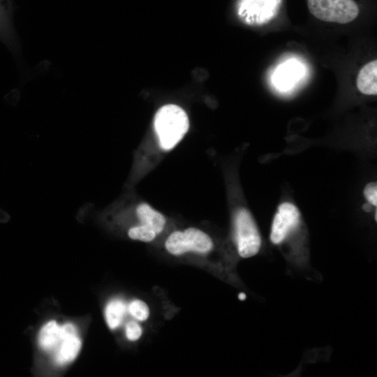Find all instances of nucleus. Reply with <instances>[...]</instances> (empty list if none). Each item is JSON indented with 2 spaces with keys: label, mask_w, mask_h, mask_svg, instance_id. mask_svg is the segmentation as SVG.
<instances>
[{
  "label": "nucleus",
  "mask_w": 377,
  "mask_h": 377,
  "mask_svg": "<svg viewBox=\"0 0 377 377\" xmlns=\"http://www.w3.org/2000/svg\"><path fill=\"white\" fill-rule=\"evenodd\" d=\"M188 127L186 112L177 105H163L156 113L154 128L160 146L164 150L172 149L183 138Z\"/></svg>",
  "instance_id": "1"
},
{
  "label": "nucleus",
  "mask_w": 377,
  "mask_h": 377,
  "mask_svg": "<svg viewBox=\"0 0 377 377\" xmlns=\"http://www.w3.org/2000/svg\"><path fill=\"white\" fill-rule=\"evenodd\" d=\"M310 13L328 22L346 24L354 20L359 8L353 0H307Z\"/></svg>",
  "instance_id": "2"
},
{
  "label": "nucleus",
  "mask_w": 377,
  "mask_h": 377,
  "mask_svg": "<svg viewBox=\"0 0 377 377\" xmlns=\"http://www.w3.org/2000/svg\"><path fill=\"white\" fill-rule=\"evenodd\" d=\"M212 246L211 238L205 232L195 228H187L184 232L175 231L165 242L168 251L175 256L188 251L206 253Z\"/></svg>",
  "instance_id": "3"
},
{
  "label": "nucleus",
  "mask_w": 377,
  "mask_h": 377,
  "mask_svg": "<svg viewBox=\"0 0 377 377\" xmlns=\"http://www.w3.org/2000/svg\"><path fill=\"white\" fill-rule=\"evenodd\" d=\"M236 242L239 256L250 258L255 256L261 245V239L251 214L240 209L235 216Z\"/></svg>",
  "instance_id": "4"
},
{
  "label": "nucleus",
  "mask_w": 377,
  "mask_h": 377,
  "mask_svg": "<svg viewBox=\"0 0 377 377\" xmlns=\"http://www.w3.org/2000/svg\"><path fill=\"white\" fill-rule=\"evenodd\" d=\"M281 3V0H239L237 15L247 24H265L276 15Z\"/></svg>",
  "instance_id": "5"
},
{
  "label": "nucleus",
  "mask_w": 377,
  "mask_h": 377,
  "mask_svg": "<svg viewBox=\"0 0 377 377\" xmlns=\"http://www.w3.org/2000/svg\"><path fill=\"white\" fill-rule=\"evenodd\" d=\"M298 209L290 202H283L279 206L271 229L270 239L274 244L282 242L288 233L300 221Z\"/></svg>",
  "instance_id": "6"
},
{
  "label": "nucleus",
  "mask_w": 377,
  "mask_h": 377,
  "mask_svg": "<svg viewBox=\"0 0 377 377\" xmlns=\"http://www.w3.org/2000/svg\"><path fill=\"white\" fill-rule=\"evenodd\" d=\"M75 334H77V330L73 325L67 323L60 326L56 321L51 320L43 325L40 330L38 342L43 350H55L65 337Z\"/></svg>",
  "instance_id": "7"
},
{
  "label": "nucleus",
  "mask_w": 377,
  "mask_h": 377,
  "mask_svg": "<svg viewBox=\"0 0 377 377\" xmlns=\"http://www.w3.org/2000/svg\"><path fill=\"white\" fill-rule=\"evenodd\" d=\"M302 65L295 61H289L279 66L273 77L274 84L281 90L290 89L302 76Z\"/></svg>",
  "instance_id": "8"
},
{
  "label": "nucleus",
  "mask_w": 377,
  "mask_h": 377,
  "mask_svg": "<svg viewBox=\"0 0 377 377\" xmlns=\"http://www.w3.org/2000/svg\"><path fill=\"white\" fill-rule=\"evenodd\" d=\"M81 348V340L77 334L65 337L55 349L54 360L59 365L72 362Z\"/></svg>",
  "instance_id": "9"
},
{
  "label": "nucleus",
  "mask_w": 377,
  "mask_h": 377,
  "mask_svg": "<svg viewBox=\"0 0 377 377\" xmlns=\"http://www.w3.org/2000/svg\"><path fill=\"white\" fill-rule=\"evenodd\" d=\"M377 61L374 60L364 65L357 78V87L360 92L367 95L377 94Z\"/></svg>",
  "instance_id": "10"
},
{
  "label": "nucleus",
  "mask_w": 377,
  "mask_h": 377,
  "mask_svg": "<svg viewBox=\"0 0 377 377\" xmlns=\"http://www.w3.org/2000/svg\"><path fill=\"white\" fill-rule=\"evenodd\" d=\"M136 214L142 225L152 229L156 235L160 233L165 226L164 216L146 203H141L136 208Z\"/></svg>",
  "instance_id": "11"
},
{
  "label": "nucleus",
  "mask_w": 377,
  "mask_h": 377,
  "mask_svg": "<svg viewBox=\"0 0 377 377\" xmlns=\"http://www.w3.org/2000/svg\"><path fill=\"white\" fill-rule=\"evenodd\" d=\"M126 311L125 304L120 300H113L106 306L105 316L108 327L113 330L119 327Z\"/></svg>",
  "instance_id": "12"
},
{
  "label": "nucleus",
  "mask_w": 377,
  "mask_h": 377,
  "mask_svg": "<svg viewBox=\"0 0 377 377\" xmlns=\"http://www.w3.org/2000/svg\"><path fill=\"white\" fill-rule=\"evenodd\" d=\"M128 235L132 239L148 242L156 237V233L147 226L141 224L131 228L128 231Z\"/></svg>",
  "instance_id": "13"
},
{
  "label": "nucleus",
  "mask_w": 377,
  "mask_h": 377,
  "mask_svg": "<svg viewBox=\"0 0 377 377\" xmlns=\"http://www.w3.org/2000/svg\"><path fill=\"white\" fill-rule=\"evenodd\" d=\"M128 309L131 315L140 321L146 320L149 316V309L147 304L139 300L132 301L129 304Z\"/></svg>",
  "instance_id": "14"
},
{
  "label": "nucleus",
  "mask_w": 377,
  "mask_h": 377,
  "mask_svg": "<svg viewBox=\"0 0 377 377\" xmlns=\"http://www.w3.org/2000/svg\"><path fill=\"white\" fill-rule=\"evenodd\" d=\"M142 334L141 327L135 321H130L126 325V335L131 341L138 340Z\"/></svg>",
  "instance_id": "15"
},
{
  "label": "nucleus",
  "mask_w": 377,
  "mask_h": 377,
  "mask_svg": "<svg viewBox=\"0 0 377 377\" xmlns=\"http://www.w3.org/2000/svg\"><path fill=\"white\" fill-rule=\"evenodd\" d=\"M364 195L367 200L373 205H377V186L376 182H371L366 185Z\"/></svg>",
  "instance_id": "16"
},
{
  "label": "nucleus",
  "mask_w": 377,
  "mask_h": 377,
  "mask_svg": "<svg viewBox=\"0 0 377 377\" xmlns=\"http://www.w3.org/2000/svg\"><path fill=\"white\" fill-rule=\"evenodd\" d=\"M238 297L240 300H244L246 297V295L243 293L239 294Z\"/></svg>",
  "instance_id": "17"
},
{
  "label": "nucleus",
  "mask_w": 377,
  "mask_h": 377,
  "mask_svg": "<svg viewBox=\"0 0 377 377\" xmlns=\"http://www.w3.org/2000/svg\"><path fill=\"white\" fill-rule=\"evenodd\" d=\"M1 1L2 0H0V19H1V6H2V3H1Z\"/></svg>",
  "instance_id": "18"
}]
</instances>
